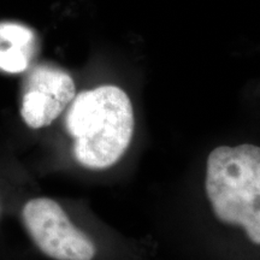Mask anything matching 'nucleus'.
I'll use <instances>...</instances> for the list:
<instances>
[{"instance_id":"39448f33","label":"nucleus","mask_w":260,"mask_h":260,"mask_svg":"<svg viewBox=\"0 0 260 260\" xmlns=\"http://www.w3.org/2000/svg\"><path fill=\"white\" fill-rule=\"evenodd\" d=\"M29 51L0 40V69L10 74H19L27 70Z\"/></svg>"},{"instance_id":"20e7f679","label":"nucleus","mask_w":260,"mask_h":260,"mask_svg":"<svg viewBox=\"0 0 260 260\" xmlns=\"http://www.w3.org/2000/svg\"><path fill=\"white\" fill-rule=\"evenodd\" d=\"M76 96L73 77L50 65L35 67L24 81L21 116L31 129L50 125Z\"/></svg>"},{"instance_id":"7ed1b4c3","label":"nucleus","mask_w":260,"mask_h":260,"mask_svg":"<svg viewBox=\"0 0 260 260\" xmlns=\"http://www.w3.org/2000/svg\"><path fill=\"white\" fill-rule=\"evenodd\" d=\"M22 220L31 241L54 260H93L96 248L76 228L63 207L50 198H34L22 209Z\"/></svg>"},{"instance_id":"f03ea898","label":"nucleus","mask_w":260,"mask_h":260,"mask_svg":"<svg viewBox=\"0 0 260 260\" xmlns=\"http://www.w3.org/2000/svg\"><path fill=\"white\" fill-rule=\"evenodd\" d=\"M205 188L214 216L240 225L260 246V147L219 146L206 162Z\"/></svg>"},{"instance_id":"423d86ee","label":"nucleus","mask_w":260,"mask_h":260,"mask_svg":"<svg viewBox=\"0 0 260 260\" xmlns=\"http://www.w3.org/2000/svg\"><path fill=\"white\" fill-rule=\"evenodd\" d=\"M0 40L24 48V50H29L34 41V34L30 29L24 25L0 23Z\"/></svg>"},{"instance_id":"f257e3e1","label":"nucleus","mask_w":260,"mask_h":260,"mask_svg":"<svg viewBox=\"0 0 260 260\" xmlns=\"http://www.w3.org/2000/svg\"><path fill=\"white\" fill-rule=\"evenodd\" d=\"M132 102L117 86H100L74 98L65 128L76 160L89 170H105L128 149L134 134Z\"/></svg>"}]
</instances>
